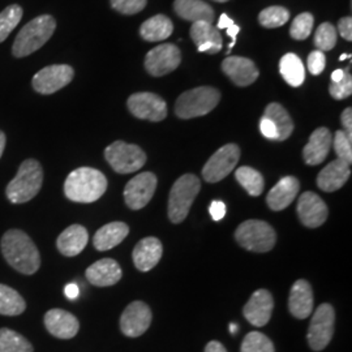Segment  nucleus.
<instances>
[{
	"label": "nucleus",
	"instance_id": "9d476101",
	"mask_svg": "<svg viewBox=\"0 0 352 352\" xmlns=\"http://www.w3.org/2000/svg\"><path fill=\"white\" fill-rule=\"evenodd\" d=\"M240 149L235 144H227L214 153L202 168V177L208 183H218L232 173L239 162Z\"/></svg>",
	"mask_w": 352,
	"mask_h": 352
},
{
	"label": "nucleus",
	"instance_id": "6e6d98bb",
	"mask_svg": "<svg viewBox=\"0 0 352 352\" xmlns=\"http://www.w3.org/2000/svg\"><path fill=\"white\" fill-rule=\"evenodd\" d=\"M6 135H4V132H1L0 131V158H1V155H3V151H4V148H6Z\"/></svg>",
	"mask_w": 352,
	"mask_h": 352
},
{
	"label": "nucleus",
	"instance_id": "5701e85b",
	"mask_svg": "<svg viewBox=\"0 0 352 352\" xmlns=\"http://www.w3.org/2000/svg\"><path fill=\"white\" fill-rule=\"evenodd\" d=\"M331 142L333 136L330 131L325 126L317 128L311 135L308 144L302 149L304 162L309 166L322 164L327 160V154L331 148Z\"/></svg>",
	"mask_w": 352,
	"mask_h": 352
},
{
	"label": "nucleus",
	"instance_id": "de8ad7c7",
	"mask_svg": "<svg viewBox=\"0 0 352 352\" xmlns=\"http://www.w3.org/2000/svg\"><path fill=\"white\" fill-rule=\"evenodd\" d=\"M209 212L214 221H221L226 215V205L222 201H213L209 208Z\"/></svg>",
	"mask_w": 352,
	"mask_h": 352
},
{
	"label": "nucleus",
	"instance_id": "6ab92c4d",
	"mask_svg": "<svg viewBox=\"0 0 352 352\" xmlns=\"http://www.w3.org/2000/svg\"><path fill=\"white\" fill-rule=\"evenodd\" d=\"M45 327L55 338L71 340L78 333L80 322L72 314L55 308L45 315Z\"/></svg>",
	"mask_w": 352,
	"mask_h": 352
},
{
	"label": "nucleus",
	"instance_id": "bf43d9fd",
	"mask_svg": "<svg viewBox=\"0 0 352 352\" xmlns=\"http://www.w3.org/2000/svg\"><path fill=\"white\" fill-rule=\"evenodd\" d=\"M214 1H218V3H226L228 0H214Z\"/></svg>",
	"mask_w": 352,
	"mask_h": 352
},
{
	"label": "nucleus",
	"instance_id": "a19ab883",
	"mask_svg": "<svg viewBox=\"0 0 352 352\" xmlns=\"http://www.w3.org/2000/svg\"><path fill=\"white\" fill-rule=\"evenodd\" d=\"M331 145L337 153L338 158L344 162L351 164L352 162V138H350L344 131H337Z\"/></svg>",
	"mask_w": 352,
	"mask_h": 352
},
{
	"label": "nucleus",
	"instance_id": "c85d7f7f",
	"mask_svg": "<svg viewBox=\"0 0 352 352\" xmlns=\"http://www.w3.org/2000/svg\"><path fill=\"white\" fill-rule=\"evenodd\" d=\"M174 10L177 16L192 24L197 21L213 23V8L202 0H175Z\"/></svg>",
	"mask_w": 352,
	"mask_h": 352
},
{
	"label": "nucleus",
	"instance_id": "5fc2aeb1",
	"mask_svg": "<svg viewBox=\"0 0 352 352\" xmlns=\"http://www.w3.org/2000/svg\"><path fill=\"white\" fill-rule=\"evenodd\" d=\"M344 76V71L343 69H336L333 74H331V82H338Z\"/></svg>",
	"mask_w": 352,
	"mask_h": 352
},
{
	"label": "nucleus",
	"instance_id": "3c124183",
	"mask_svg": "<svg viewBox=\"0 0 352 352\" xmlns=\"http://www.w3.org/2000/svg\"><path fill=\"white\" fill-rule=\"evenodd\" d=\"M78 292H80V289H78V286H77L76 283H69V285L65 286V289H64L65 296H67L68 299H71V300H74V299H76V298L78 296Z\"/></svg>",
	"mask_w": 352,
	"mask_h": 352
},
{
	"label": "nucleus",
	"instance_id": "1a4fd4ad",
	"mask_svg": "<svg viewBox=\"0 0 352 352\" xmlns=\"http://www.w3.org/2000/svg\"><path fill=\"white\" fill-rule=\"evenodd\" d=\"M336 312L334 308L324 302L316 309L308 329V343L314 351H322L334 336Z\"/></svg>",
	"mask_w": 352,
	"mask_h": 352
},
{
	"label": "nucleus",
	"instance_id": "603ef678",
	"mask_svg": "<svg viewBox=\"0 0 352 352\" xmlns=\"http://www.w3.org/2000/svg\"><path fill=\"white\" fill-rule=\"evenodd\" d=\"M205 352H227V350L222 343H219L217 340H212L206 344Z\"/></svg>",
	"mask_w": 352,
	"mask_h": 352
},
{
	"label": "nucleus",
	"instance_id": "bb28decb",
	"mask_svg": "<svg viewBox=\"0 0 352 352\" xmlns=\"http://www.w3.org/2000/svg\"><path fill=\"white\" fill-rule=\"evenodd\" d=\"M89 241L87 228L81 225L67 227L56 240L58 251L67 257H75L85 250Z\"/></svg>",
	"mask_w": 352,
	"mask_h": 352
},
{
	"label": "nucleus",
	"instance_id": "e433bc0d",
	"mask_svg": "<svg viewBox=\"0 0 352 352\" xmlns=\"http://www.w3.org/2000/svg\"><path fill=\"white\" fill-rule=\"evenodd\" d=\"M240 352H276L274 344L263 333L252 331L241 342Z\"/></svg>",
	"mask_w": 352,
	"mask_h": 352
},
{
	"label": "nucleus",
	"instance_id": "a878e982",
	"mask_svg": "<svg viewBox=\"0 0 352 352\" xmlns=\"http://www.w3.org/2000/svg\"><path fill=\"white\" fill-rule=\"evenodd\" d=\"M350 175V164L344 162L343 160L337 158L336 161L330 162L325 168L321 170V173L317 176V186L318 188L325 192H334L342 188L347 183Z\"/></svg>",
	"mask_w": 352,
	"mask_h": 352
},
{
	"label": "nucleus",
	"instance_id": "2eb2a0df",
	"mask_svg": "<svg viewBox=\"0 0 352 352\" xmlns=\"http://www.w3.org/2000/svg\"><path fill=\"white\" fill-rule=\"evenodd\" d=\"M151 324V311L144 302H131L120 317V330L129 338L142 336Z\"/></svg>",
	"mask_w": 352,
	"mask_h": 352
},
{
	"label": "nucleus",
	"instance_id": "a211bd4d",
	"mask_svg": "<svg viewBox=\"0 0 352 352\" xmlns=\"http://www.w3.org/2000/svg\"><path fill=\"white\" fill-rule=\"evenodd\" d=\"M222 71L238 87H250L260 75L251 59L241 56H228L222 62Z\"/></svg>",
	"mask_w": 352,
	"mask_h": 352
},
{
	"label": "nucleus",
	"instance_id": "c9c22d12",
	"mask_svg": "<svg viewBox=\"0 0 352 352\" xmlns=\"http://www.w3.org/2000/svg\"><path fill=\"white\" fill-rule=\"evenodd\" d=\"M21 19L23 8L17 4H12L0 12V43L12 33L13 29L20 24Z\"/></svg>",
	"mask_w": 352,
	"mask_h": 352
},
{
	"label": "nucleus",
	"instance_id": "2f4dec72",
	"mask_svg": "<svg viewBox=\"0 0 352 352\" xmlns=\"http://www.w3.org/2000/svg\"><path fill=\"white\" fill-rule=\"evenodd\" d=\"M279 71L280 75L285 78V81L294 87H300L305 80V69L300 60V58L295 54H286L279 63Z\"/></svg>",
	"mask_w": 352,
	"mask_h": 352
},
{
	"label": "nucleus",
	"instance_id": "f8f14e48",
	"mask_svg": "<svg viewBox=\"0 0 352 352\" xmlns=\"http://www.w3.org/2000/svg\"><path fill=\"white\" fill-rule=\"evenodd\" d=\"M157 176L153 173H141L126 183L124 201L132 210H140L151 202L157 189Z\"/></svg>",
	"mask_w": 352,
	"mask_h": 352
},
{
	"label": "nucleus",
	"instance_id": "4d7b16f0",
	"mask_svg": "<svg viewBox=\"0 0 352 352\" xmlns=\"http://www.w3.org/2000/svg\"><path fill=\"white\" fill-rule=\"evenodd\" d=\"M230 331H231L232 334H235V333L238 331V327H236L235 324H231V325H230Z\"/></svg>",
	"mask_w": 352,
	"mask_h": 352
},
{
	"label": "nucleus",
	"instance_id": "9b49d317",
	"mask_svg": "<svg viewBox=\"0 0 352 352\" xmlns=\"http://www.w3.org/2000/svg\"><path fill=\"white\" fill-rule=\"evenodd\" d=\"M75 76V71L67 64H54L42 68L32 80V85L39 94H52L67 87Z\"/></svg>",
	"mask_w": 352,
	"mask_h": 352
},
{
	"label": "nucleus",
	"instance_id": "393cba45",
	"mask_svg": "<svg viewBox=\"0 0 352 352\" xmlns=\"http://www.w3.org/2000/svg\"><path fill=\"white\" fill-rule=\"evenodd\" d=\"M164 253L162 243L157 238H145L140 240L132 252V258L136 269L140 272H149L160 263Z\"/></svg>",
	"mask_w": 352,
	"mask_h": 352
},
{
	"label": "nucleus",
	"instance_id": "4468645a",
	"mask_svg": "<svg viewBox=\"0 0 352 352\" xmlns=\"http://www.w3.org/2000/svg\"><path fill=\"white\" fill-rule=\"evenodd\" d=\"M182 60V54L177 46L164 43L146 54L145 68L154 77H161L175 71Z\"/></svg>",
	"mask_w": 352,
	"mask_h": 352
},
{
	"label": "nucleus",
	"instance_id": "20e7f679",
	"mask_svg": "<svg viewBox=\"0 0 352 352\" xmlns=\"http://www.w3.org/2000/svg\"><path fill=\"white\" fill-rule=\"evenodd\" d=\"M55 28V19L50 14H42L29 21L14 39L13 55L24 58L39 50L52 37Z\"/></svg>",
	"mask_w": 352,
	"mask_h": 352
},
{
	"label": "nucleus",
	"instance_id": "a18cd8bd",
	"mask_svg": "<svg viewBox=\"0 0 352 352\" xmlns=\"http://www.w3.org/2000/svg\"><path fill=\"white\" fill-rule=\"evenodd\" d=\"M260 131H261V133L264 135V138H266V139L276 140L277 141V129H276L274 124L267 118H265V116H263V119L260 122Z\"/></svg>",
	"mask_w": 352,
	"mask_h": 352
},
{
	"label": "nucleus",
	"instance_id": "864d4df0",
	"mask_svg": "<svg viewBox=\"0 0 352 352\" xmlns=\"http://www.w3.org/2000/svg\"><path fill=\"white\" fill-rule=\"evenodd\" d=\"M232 24H235V23H234V20H232L231 17H228L226 13H222V14H221V17H219V21H218L217 29H227V28H230Z\"/></svg>",
	"mask_w": 352,
	"mask_h": 352
},
{
	"label": "nucleus",
	"instance_id": "dca6fc26",
	"mask_svg": "<svg viewBox=\"0 0 352 352\" xmlns=\"http://www.w3.org/2000/svg\"><path fill=\"white\" fill-rule=\"evenodd\" d=\"M274 309V300L267 289H257L247 302L243 315L253 327H263L270 321Z\"/></svg>",
	"mask_w": 352,
	"mask_h": 352
},
{
	"label": "nucleus",
	"instance_id": "37998d69",
	"mask_svg": "<svg viewBox=\"0 0 352 352\" xmlns=\"http://www.w3.org/2000/svg\"><path fill=\"white\" fill-rule=\"evenodd\" d=\"M115 11L123 14H135L146 7V0H110Z\"/></svg>",
	"mask_w": 352,
	"mask_h": 352
},
{
	"label": "nucleus",
	"instance_id": "f3484780",
	"mask_svg": "<svg viewBox=\"0 0 352 352\" xmlns=\"http://www.w3.org/2000/svg\"><path fill=\"white\" fill-rule=\"evenodd\" d=\"M298 215L305 227L322 226L329 215L327 204L314 192H305L298 201Z\"/></svg>",
	"mask_w": 352,
	"mask_h": 352
},
{
	"label": "nucleus",
	"instance_id": "ea45409f",
	"mask_svg": "<svg viewBox=\"0 0 352 352\" xmlns=\"http://www.w3.org/2000/svg\"><path fill=\"white\" fill-rule=\"evenodd\" d=\"M337 43V29L330 23H324L317 28L315 45L318 51H330Z\"/></svg>",
	"mask_w": 352,
	"mask_h": 352
},
{
	"label": "nucleus",
	"instance_id": "ddd939ff",
	"mask_svg": "<svg viewBox=\"0 0 352 352\" xmlns=\"http://www.w3.org/2000/svg\"><path fill=\"white\" fill-rule=\"evenodd\" d=\"M126 106L132 115L144 120L162 122L167 116L166 102L154 93H135L128 98Z\"/></svg>",
	"mask_w": 352,
	"mask_h": 352
},
{
	"label": "nucleus",
	"instance_id": "aec40b11",
	"mask_svg": "<svg viewBox=\"0 0 352 352\" xmlns=\"http://www.w3.org/2000/svg\"><path fill=\"white\" fill-rule=\"evenodd\" d=\"M289 309L295 318L304 320L314 312V289L305 279L296 280L289 296Z\"/></svg>",
	"mask_w": 352,
	"mask_h": 352
},
{
	"label": "nucleus",
	"instance_id": "4c0bfd02",
	"mask_svg": "<svg viewBox=\"0 0 352 352\" xmlns=\"http://www.w3.org/2000/svg\"><path fill=\"white\" fill-rule=\"evenodd\" d=\"M289 20V11L285 7H278V6L265 8L258 16L260 24L267 29H274V28L285 25Z\"/></svg>",
	"mask_w": 352,
	"mask_h": 352
},
{
	"label": "nucleus",
	"instance_id": "c756f323",
	"mask_svg": "<svg viewBox=\"0 0 352 352\" xmlns=\"http://www.w3.org/2000/svg\"><path fill=\"white\" fill-rule=\"evenodd\" d=\"M174 32L171 20L164 14H157L146 20L140 28V36L148 42H160L170 37Z\"/></svg>",
	"mask_w": 352,
	"mask_h": 352
},
{
	"label": "nucleus",
	"instance_id": "13d9d810",
	"mask_svg": "<svg viewBox=\"0 0 352 352\" xmlns=\"http://www.w3.org/2000/svg\"><path fill=\"white\" fill-rule=\"evenodd\" d=\"M350 59L351 58V54H343V55H340V60H344V59Z\"/></svg>",
	"mask_w": 352,
	"mask_h": 352
},
{
	"label": "nucleus",
	"instance_id": "f257e3e1",
	"mask_svg": "<svg viewBox=\"0 0 352 352\" xmlns=\"http://www.w3.org/2000/svg\"><path fill=\"white\" fill-rule=\"evenodd\" d=\"M1 253L10 266L21 274L33 276L41 266V254L30 236L21 230H8L0 241Z\"/></svg>",
	"mask_w": 352,
	"mask_h": 352
},
{
	"label": "nucleus",
	"instance_id": "58836bf2",
	"mask_svg": "<svg viewBox=\"0 0 352 352\" xmlns=\"http://www.w3.org/2000/svg\"><path fill=\"white\" fill-rule=\"evenodd\" d=\"M314 23H315V19L312 13H300L299 16L295 17V20L291 24V29H289L291 37L296 41L307 39L314 30Z\"/></svg>",
	"mask_w": 352,
	"mask_h": 352
},
{
	"label": "nucleus",
	"instance_id": "49530a36",
	"mask_svg": "<svg viewBox=\"0 0 352 352\" xmlns=\"http://www.w3.org/2000/svg\"><path fill=\"white\" fill-rule=\"evenodd\" d=\"M338 30L342 37L346 41H351L352 39V19L351 17H343L340 19L338 23Z\"/></svg>",
	"mask_w": 352,
	"mask_h": 352
},
{
	"label": "nucleus",
	"instance_id": "412c9836",
	"mask_svg": "<svg viewBox=\"0 0 352 352\" xmlns=\"http://www.w3.org/2000/svg\"><path fill=\"white\" fill-rule=\"evenodd\" d=\"M299 189H300V183L295 176L282 177L267 193L266 196L267 206L274 212L285 210L295 200Z\"/></svg>",
	"mask_w": 352,
	"mask_h": 352
},
{
	"label": "nucleus",
	"instance_id": "8fccbe9b",
	"mask_svg": "<svg viewBox=\"0 0 352 352\" xmlns=\"http://www.w3.org/2000/svg\"><path fill=\"white\" fill-rule=\"evenodd\" d=\"M240 28L236 25V24H232V25L230 26V28H227V34L230 36V37L232 38V42L230 43V46H228V50H232V47L235 46V43H236V36L239 34ZM230 51H227V52H230Z\"/></svg>",
	"mask_w": 352,
	"mask_h": 352
},
{
	"label": "nucleus",
	"instance_id": "b1692460",
	"mask_svg": "<svg viewBox=\"0 0 352 352\" xmlns=\"http://www.w3.org/2000/svg\"><path fill=\"white\" fill-rule=\"evenodd\" d=\"M122 267L113 258H102L100 261L90 265L85 276L93 286L109 287L116 285L122 279Z\"/></svg>",
	"mask_w": 352,
	"mask_h": 352
},
{
	"label": "nucleus",
	"instance_id": "0eeeda50",
	"mask_svg": "<svg viewBox=\"0 0 352 352\" xmlns=\"http://www.w3.org/2000/svg\"><path fill=\"white\" fill-rule=\"evenodd\" d=\"M235 239L245 250L257 253L272 251L277 241L274 228L265 221L250 219L235 231Z\"/></svg>",
	"mask_w": 352,
	"mask_h": 352
},
{
	"label": "nucleus",
	"instance_id": "79ce46f5",
	"mask_svg": "<svg viewBox=\"0 0 352 352\" xmlns=\"http://www.w3.org/2000/svg\"><path fill=\"white\" fill-rule=\"evenodd\" d=\"M350 69V68H349ZM349 69H344V76L338 82H331L329 87L330 96L334 100H344L352 94V76L349 74Z\"/></svg>",
	"mask_w": 352,
	"mask_h": 352
},
{
	"label": "nucleus",
	"instance_id": "72a5a7b5",
	"mask_svg": "<svg viewBox=\"0 0 352 352\" xmlns=\"http://www.w3.org/2000/svg\"><path fill=\"white\" fill-rule=\"evenodd\" d=\"M235 177L239 182L240 186L248 192V195L257 197L263 193L265 187L264 176L257 170L248 166H243L236 170Z\"/></svg>",
	"mask_w": 352,
	"mask_h": 352
},
{
	"label": "nucleus",
	"instance_id": "cd10ccee",
	"mask_svg": "<svg viewBox=\"0 0 352 352\" xmlns=\"http://www.w3.org/2000/svg\"><path fill=\"white\" fill-rule=\"evenodd\" d=\"M129 234V227L124 222H111L101 227L94 238L93 245L97 251L104 252L113 250L126 239Z\"/></svg>",
	"mask_w": 352,
	"mask_h": 352
},
{
	"label": "nucleus",
	"instance_id": "f704fd0d",
	"mask_svg": "<svg viewBox=\"0 0 352 352\" xmlns=\"http://www.w3.org/2000/svg\"><path fill=\"white\" fill-rule=\"evenodd\" d=\"M0 352H33V346L17 331L3 327L0 329Z\"/></svg>",
	"mask_w": 352,
	"mask_h": 352
},
{
	"label": "nucleus",
	"instance_id": "7c9ffc66",
	"mask_svg": "<svg viewBox=\"0 0 352 352\" xmlns=\"http://www.w3.org/2000/svg\"><path fill=\"white\" fill-rule=\"evenodd\" d=\"M265 118H267L277 129V141H285L289 139L294 132V123L289 113L285 110L283 106L279 103H270L267 104L264 113Z\"/></svg>",
	"mask_w": 352,
	"mask_h": 352
},
{
	"label": "nucleus",
	"instance_id": "473e14b6",
	"mask_svg": "<svg viewBox=\"0 0 352 352\" xmlns=\"http://www.w3.org/2000/svg\"><path fill=\"white\" fill-rule=\"evenodd\" d=\"M25 309L24 298L16 289L0 283V315L19 316L24 314Z\"/></svg>",
	"mask_w": 352,
	"mask_h": 352
},
{
	"label": "nucleus",
	"instance_id": "6e6552de",
	"mask_svg": "<svg viewBox=\"0 0 352 352\" xmlns=\"http://www.w3.org/2000/svg\"><path fill=\"white\" fill-rule=\"evenodd\" d=\"M104 158L118 174L136 173L146 162V154L138 145L115 141L104 151Z\"/></svg>",
	"mask_w": 352,
	"mask_h": 352
},
{
	"label": "nucleus",
	"instance_id": "4be33fe9",
	"mask_svg": "<svg viewBox=\"0 0 352 352\" xmlns=\"http://www.w3.org/2000/svg\"><path fill=\"white\" fill-rule=\"evenodd\" d=\"M190 38L195 42L199 52L217 54L222 50L223 39L219 30L213 25V23L197 21L190 26Z\"/></svg>",
	"mask_w": 352,
	"mask_h": 352
},
{
	"label": "nucleus",
	"instance_id": "423d86ee",
	"mask_svg": "<svg viewBox=\"0 0 352 352\" xmlns=\"http://www.w3.org/2000/svg\"><path fill=\"white\" fill-rule=\"evenodd\" d=\"M221 93L210 87H200L183 93L175 103V113L180 119H193L213 111L219 103Z\"/></svg>",
	"mask_w": 352,
	"mask_h": 352
},
{
	"label": "nucleus",
	"instance_id": "39448f33",
	"mask_svg": "<svg viewBox=\"0 0 352 352\" xmlns=\"http://www.w3.org/2000/svg\"><path fill=\"white\" fill-rule=\"evenodd\" d=\"M201 189L200 179L193 174L180 176L168 196V218L173 223H182Z\"/></svg>",
	"mask_w": 352,
	"mask_h": 352
},
{
	"label": "nucleus",
	"instance_id": "f03ea898",
	"mask_svg": "<svg viewBox=\"0 0 352 352\" xmlns=\"http://www.w3.org/2000/svg\"><path fill=\"white\" fill-rule=\"evenodd\" d=\"M107 189V179L100 170L80 167L67 176L64 195L68 200L81 204L100 200Z\"/></svg>",
	"mask_w": 352,
	"mask_h": 352
},
{
	"label": "nucleus",
	"instance_id": "09e8293b",
	"mask_svg": "<svg viewBox=\"0 0 352 352\" xmlns=\"http://www.w3.org/2000/svg\"><path fill=\"white\" fill-rule=\"evenodd\" d=\"M340 120H342V124L344 126V132L352 138V109L351 107H347L340 116Z\"/></svg>",
	"mask_w": 352,
	"mask_h": 352
},
{
	"label": "nucleus",
	"instance_id": "c03bdc74",
	"mask_svg": "<svg viewBox=\"0 0 352 352\" xmlns=\"http://www.w3.org/2000/svg\"><path fill=\"white\" fill-rule=\"evenodd\" d=\"M327 65V58L322 51H314L308 56V69L312 75H321Z\"/></svg>",
	"mask_w": 352,
	"mask_h": 352
},
{
	"label": "nucleus",
	"instance_id": "7ed1b4c3",
	"mask_svg": "<svg viewBox=\"0 0 352 352\" xmlns=\"http://www.w3.org/2000/svg\"><path fill=\"white\" fill-rule=\"evenodd\" d=\"M43 170L36 160H26L6 188L7 199L12 204H25L33 200L42 188Z\"/></svg>",
	"mask_w": 352,
	"mask_h": 352
}]
</instances>
